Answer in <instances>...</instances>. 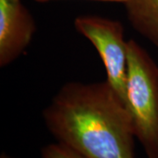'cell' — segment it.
Listing matches in <instances>:
<instances>
[{
    "label": "cell",
    "mask_w": 158,
    "mask_h": 158,
    "mask_svg": "<svg viewBox=\"0 0 158 158\" xmlns=\"http://www.w3.org/2000/svg\"><path fill=\"white\" fill-rule=\"evenodd\" d=\"M57 142L87 158H135L129 112L107 81L70 82L43 110Z\"/></svg>",
    "instance_id": "6da1fadb"
},
{
    "label": "cell",
    "mask_w": 158,
    "mask_h": 158,
    "mask_svg": "<svg viewBox=\"0 0 158 158\" xmlns=\"http://www.w3.org/2000/svg\"><path fill=\"white\" fill-rule=\"evenodd\" d=\"M127 108L147 158H158V65L135 40H127Z\"/></svg>",
    "instance_id": "7a4b0ae2"
},
{
    "label": "cell",
    "mask_w": 158,
    "mask_h": 158,
    "mask_svg": "<svg viewBox=\"0 0 158 158\" xmlns=\"http://www.w3.org/2000/svg\"><path fill=\"white\" fill-rule=\"evenodd\" d=\"M74 27L98 51L106 71V81L127 106V40L118 20L97 15H81Z\"/></svg>",
    "instance_id": "3957f363"
},
{
    "label": "cell",
    "mask_w": 158,
    "mask_h": 158,
    "mask_svg": "<svg viewBox=\"0 0 158 158\" xmlns=\"http://www.w3.org/2000/svg\"><path fill=\"white\" fill-rule=\"evenodd\" d=\"M35 31L34 17L20 0H0V67L19 58Z\"/></svg>",
    "instance_id": "277c9868"
},
{
    "label": "cell",
    "mask_w": 158,
    "mask_h": 158,
    "mask_svg": "<svg viewBox=\"0 0 158 158\" xmlns=\"http://www.w3.org/2000/svg\"><path fill=\"white\" fill-rule=\"evenodd\" d=\"M124 5L131 26L158 50V0H127Z\"/></svg>",
    "instance_id": "5b68a950"
},
{
    "label": "cell",
    "mask_w": 158,
    "mask_h": 158,
    "mask_svg": "<svg viewBox=\"0 0 158 158\" xmlns=\"http://www.w3.org/2000/svg\"><path fill=\"white\" fill-rule=\"evenodd\" d=\"M40 158H87L60 142L48 144L41 149Z\"/></svg>",
    "instance_id": "8992f818"
},
{
    "label": "cell",
    "mask_w": 158,
    "mask_h": 158,
    "mask_svg": "<svg viewBox=\"0 0 158 158\" xmlns=\"http://www.w3.org/2000/svg\"><path fill=\"white\" fill-rule=\"evenodd\" d=\"M36 2L39 3H45V2H49V1H56V0H35ZM93 1H100V2H113V3H121L125 4L127 0H93Z\"/></svg>",
    "instance_id": "52a82bcc"
},
{
    "label": "cell",
    "mask_w": 158,
    "mask_h": 158,
    "mask_svg": "<svg viewBox=\"0 0 158 158\" xmlns=\"http://www.w3.org/2000/svg\"><path fill=\"white\" fill-rule=\"evenodd\" d=\"M0 158H15V157H12L11 156H9V155H7L6 153L3 152L1 154V156H0Z\"/></svg>",
    "instance_id": "ba28073f"
}]
</instances>
